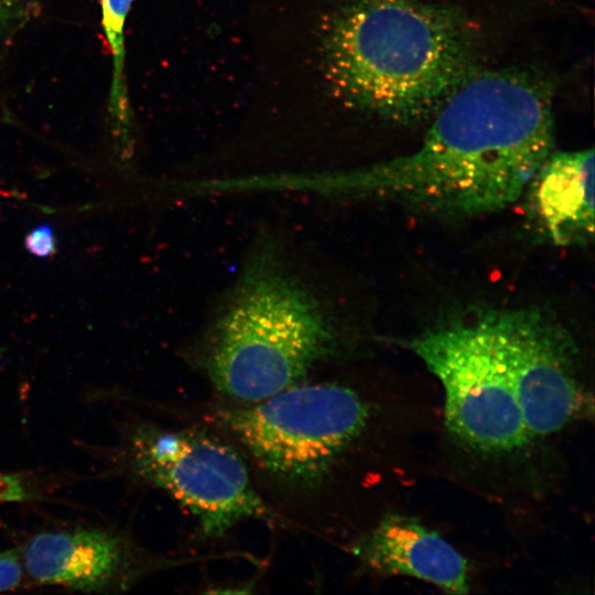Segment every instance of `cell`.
<instances>
[{"label": "cell", "mask_w": 595, "mask_h": 595, "mask_svg": "<svg viewBox=\"0 0 595 595\" xmlns=\"http://www.w3.org/2000/svg\"><path fill=\"white\" fill-rule=\"evenodd\" d=\"M550 84L523 69L473 72L432 118L419 149L381 163L314 174V191L380 198L442 218L518 201L554 151Z\"/></svg>", "instance_id": "cell-1"}, {"label": "cell", "mask_w": 595, "mask_h": 595, "mask_svg": "<svg viewBox=\"0 0 595 595\" xmlns=\"http://www.w3.org/2000/svg\"><path fill=\"white\" fill-rule=\"evenodd\" d=\"M323 55L339 100L401 126L432 119L476 71L463 17L418 0H351L332 19Z\"/></svg>", "instance_id": "cell-2"}, {"label": "cell", "mask_w": 595, "mask_h": 595, "mask_svg": "<svg viewBox=\"0 0 595 595\" xmlns=\"http://www.w3.org/2000/svg\"><path fill=\"white\" fill-rule=\"evenodd\" d=\"M318 294L271 249L245 267L198 349L214 390L253 403L311 379L344 338Z\"/></svg>", "instance_id": "cell-3"}, {"label": "cell", "mask_w": 595, "mask_h": 595, "mask_svg": "<svg viewBox=\"0 0 595 595\" xmlns=\"http://www.w3.org/2000/svg\"><path fill=\"white\" fill-rule=\"evenodd\" d=\"M205 419L242 453L258 487L313 509L366 433L371 408L343 381L309 379L258 402L213 405Z\"/></svg>", "instance_id": "cell-4"}, {"label": "cell", "mask_w": 595, "mask_h": 595, "mask_svg": "<svg viewBox=\"0 0 595 595\" xmlns=\"http://www.w3.org/2000/svg\"><path fill=\"white\" fill-rule=\"evenodd\" d=\"M134 474L185 508L207 539L248 520L281 519L253 480L238 447L216 430L142 425L130 439Z\"/></svg>", "instance_id": "cell-5"}, {"label": "cell", "mask_w": 595, "mask_h": 595, "mask_svg": "<svg viewBox=\"0 0 595 595\" xmlns=\"http://www.w3.org/2000/svg\"><path fill=\"white\" fill-rule=\"evenodd\" d=\"M408 346L441 382L446 425L463 443L485 453H509L529 443L509 377L482 316L426 331Z\"/></svg>", "instance_id": "cell-6"}, {"label": "cell", "mask_w": 595, "mask_h": 595, "mask_svg": "<svg viewBox=\"0 0 595 595\" xmlns=\"http://www.w3.org/2000/svg\"><path fill=\"white\" fill-rule=\"evenodd\" d=\"M506 368L529 439L561 431L583 405L569 334L536 309L480 315Z\"/></svg>", "instance_id": "cell-7"}, {"label": "cell", "mask_w": 595, "mask_h": 595, "mask_svg": "<svg viewBox=\"0 0 595 595\" xmlns=\"http://www.w3.org/2000/svg\"><path fill=\"white\" fill-rule=\"evenodd\" d=\"M21 559L34 581L82 592L122 591L175 563L151 558L122 536L100 529L39 533L24 545Z\"/></svg>", "instance_id": "cell-8"}, {"label": "cell", "mask_w": 595, "mask_h": 595, "mask_svg": "<svg viewBox=\"0 0 595 595\" xmlns=\"http://www.w3.org/2000/svg\"><path fill=\"white\" fill-rule=\"evenodd\" d=\"M351 552L376 572L407 575L448 593L466 594V560L437 532L418 519L389 515L353 545Z\"/></svg>", "instance_id": "cell-9"}, {"label": "cell", "mask_w": 595, "mask_h": 595, "mask_svg": "<svg viewBox=\"0 0 595 595\" xmlns=\"http://www.w3.org/2000/svg\"><path fill=\"white\" fill-rule=\"evenodd\" d=\"M530 217L551 242L577 246L594 238V151H553L526 191Z\"/></svg>", "instance_id": "cell-10"}, {"label": "cell", "mask_w": 595, "mask_h": 595, "mask_svg": "<svg viewBox=\"0 0 595 595\" xmlns=\"http://www.w3.org/2000/svg\"><path fill=\"white\" fill-rule=\"evenodd\" d=\"M132 0H100L101 23L112 57L109 111L119 130L130 123V108L125 77V24Z\"/></svg>", "instance_id": "cell-11"}, {"label": "cell", "mask_w": 595, "mask_h": 595, "mask_svg": "<svg viewBox=\"0 0 595 595\" xmlns=\"http://www.w3.org/2000/svg\"><path fill=\"white\" fill-rule=\"evenodd\" d=\"M25 249L34 257L48 258L56 251V238L48 224L34 227L25 237Z\"/></svg>", "instance_id": "cell-12"}, {"label": "cell", "mask_w": 595, "mask_h": 595, "mask_svg": "<svg viewBox=\"0 0 595 595\" xmlns=\"http://www.w3.org/2000/svg\"><path fill=\"white\" fill-rule=\"evenodd\" d=\"M35 494L20 474L0 473V502H17L34 499Z\"/></svg>", "instance_id": "cell-13"}, {"label": "cell", "mask_w": 595, "mask_h": 595, "mask_svg": "<svg viewBox=\"0 0 595 595\" xmlns=\"http://www.w3.org/2000/svg\"><path fill=\"white\" fill-rule=\"evenodd\" d=\"M23 575L19 551L12 549L0 552V592L18 587Z\"/></svg>", "instance_id": "cell-14"}, {"label": "cell", "mask_w": 595, "mask_h": 595, "mask_svg": "<svg viewBox=\"0 0 595 595\" xmlns=\"http://www.w3.org/2000/svg\"><path fill=\"white\" fill-rule=\"evenodd\" d=\"M18 15L14 0H0V31L4 30Z\"/></svg>", "instance_id": "cell-15"}]
</instances>
